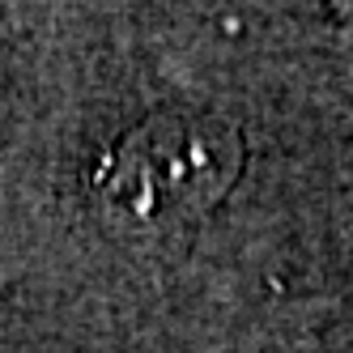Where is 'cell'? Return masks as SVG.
Instances as JSON below:
<instances>
[{
    "label": "cell",
    "mask_w": 353,
    "mask_h": 353,
    "mask_svg": "<svg viewBox=\"0 0 353 353\" xmlns=\"http://www.w3.org/2000/svg\"><path fill=\"white\" fill-rule=\"evenodd\" d=\"M243 145L209 115H158L128 132L103 162L94 196L132 230H170L209 213L239 179Z\"/></svg>",
    "instance_id": "obj_1"
}]
</instances>
